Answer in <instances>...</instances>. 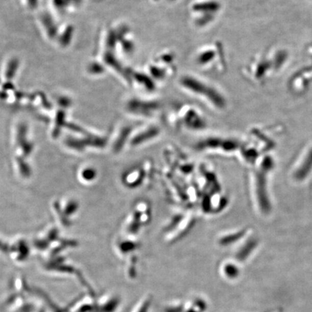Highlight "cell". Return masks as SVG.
Masks as SVG:
<instances>
[{"label": "cell", "mask_w": 312, "mask_h": 312, "mask_svg": "<svg viewBox=\"0 0 312 312\" xmlns=\"http://www.w3.org/2000/svg\"><path fill=\"white\" fill-rule=\"evenodd\" d=\"M207 309V303L201 297H195L186 303H184L182 312H205Z\"/></svg>", "instance_id": "1"}, {"label": "cell", "mask_w": 312, "mask_h": 312, "mask_svg": "<svg viewBox=\"0 0 312 312\" xmlns=\"http://www.w3.org/2000/svg\"><path fill=\"white\" fill-rule=\"evenodd\" d=\"M151 297H146L142 300L141 302L138 303L137 307L133 312H149L151 306Z\"/></svg>", "instance_id": "2"}, {"label": "cell", "mask_w": 312, "mask_h": 312, "mask_svg": "<svg viewBox=\"0 0 312 312\" xmlns=\"http://www.w3.org/2000/svg\"><path fill=\"white\" fill-rule=\"evenodd\" d=\"M224 273L228 278L233 279L238 276L239 270L234 265H228L224 269Z\"/></svg>", "instance_id": "3"}]
</instances>
